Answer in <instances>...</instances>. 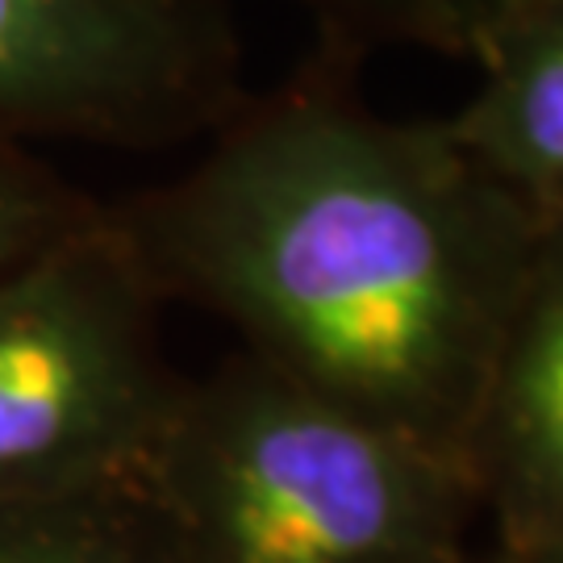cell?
<instances>
[{"label":"cell","mask_w":563,"mask_h":563,"mask_svg":"<svg viewBox=\"0 0 563 563\" xmlns=\"http://www.w3.org/2000/svg\"><path fill=\"white\" fill-rule=\"evenodd\" d=\"M88 205L63 188L34 151L0 142V267L30 251L34 242L55 234L63 222H71Z\"/></svg>","instance_id":"obj_8"},{"label":"cell","mask_w":563,"mask_h":563,"mask_svg":"<svg viewBox=\"0 0 563 563\" xmlns=\"http://www.w3.org/2000/svg\"><path fill=\"white\" fill-rule=\"evenodd\" d=\"M305 9L330 51H372L384 42L422 46L409 0H292Z\"/></svg>","instance_id":"obj_9"},{"label":"cell","mask_w":563,"mask_h":563,"mask_svg":"<svg viewBox=\"0 0 563 563\" xmlns=\"http://www.w3.org/2000/svg\"><path fill=\"white\" fill-rule=\"evenodd\" d=\"M472 563H476V560H472Z\"/></svg>","instance_id":"obj_12"},{"label":"cell","mask_w":563,"mask_h":563,"mask_svg":"<svg viewBox=\"0 0 563 563\" xmlns=\"http://www.w3.org/2000/svg\"><path fill=\"white\" fill-rule=\"evenodd\" d=\"M476 563H563V539H530V543H493V555Z\"/></svg>","instance_id":"obj_11"},{"label":"cell","mask_w":563,"mask_h":563,"mask_svg":"<svg viewBox=\"0 0 563 563\" xmlns=\"http://www.w3.org/2000/svg\"><path fill=\"white\" fill-rule=\"evenodd\" d=\"M176 563H472L467 463L234 355L184 380L142 472Z\"/></svg>","instance_id":"obj_2"},{"label":"cell","mask_w":563,"mask_h":563,"mask_svg":"<svg viewBox=\"0 0 563 563\" xmlns=\"http://www.w3.org/2000/svg\"><path fill=\"white\" fill-rule=\"evenodd\" d=\"M472 63L481 80L451 134L539 225H563V0L501 21Z\"/></svg>","instance_id":"obj_6"},{"label":"cell","mask_w":563,"mask_h":563,"mask_svg":"<svg viewBox=\"0 0 563 563\" xmlns=\"http://www.w3.org/2000/svg\"><path fill=\"white\" fill-rule=\"evenodd\" d=\"M463 463L493 543L563 539V225H543L484 372Z\"/></svg>","instance_id":"obj_5"},{"label":"cell","mask_w":563,"mask_h":563,"mask_svg":"<svg viewBox=\"0 0 563 563\" xmlns=\"http://www.w3.org/2000/svg\"><path fill=\"white\" fill-rule=\"evenodd\" d=\"M163 305L113 209L0 267V501L139 488L184 388Z\"/></svg>","instance_id":"obj_3"},{"label":"cell","mask_w":563,"mask_h":563,"mask_svg":"<svg viewBox=\"0 0 563 563\" xmlns=\"http://www.w3.org/2000/svg\"><path fill=\"white\" fill-rule=\"evenodd\" d=\"M246 104L222 0H0V142L151 151Z\"/></svg>","instance_id":"obj_4"},{"label":"cell","mask_w":563,"mask_h":563,"mask_svg":"<svg viewBox=\"0 0 563 563\" xmlns=\"http://www.w3.org/2000/svg\"><path fill=\"white\" fill-rule=\"evenodd\" d=\"M530 4H543V0H409L422 46L455 55V59H472L476 46L501 21H509Z\"/></svg>","instance_id":"obj_10"},{"label":"cell","mask_w":563,"mask_h":563,"mask_svg":"<svg viewBox=\"0 0 563 563\" xmlns=\"http://www.w3.org/2000/svg\"><path fill=\"white\" fill-rule=\"evenodd\" d=\"M0 563H176L142 488L0 501Z\"/></svg>","instance_id":"obj_7"},{"label":"cell","mask_w":563,"mask_h":563,"mask_svg":"<svg viewBox=\"0 0 563 563\" xmlns=\"http://www.w3.org/2000/svg\"><path fill=\"white\" fill-rule=\"evenodd\" d=\"M113 213L163 301L460 460L543 239L446 118H380L330 80L246 101L176 180Z\"/></svg>","instance_id":"obj_1"}]
</instances>
